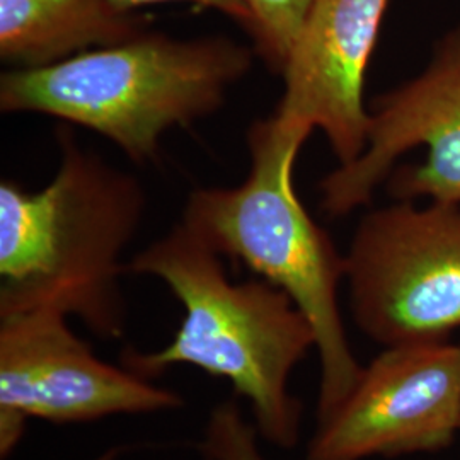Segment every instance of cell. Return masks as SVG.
Masks as SVG:
<instances>
[{
	"mask_svg": "<svg viewBox=\"0 0 460 460\" xmlns=\"http://www.w3.org/2000/svg\"><path fill=\"white\" fill-rule=\"evenodd\" d=\"M254 49L226 36L176 40L144 31L53 66L0 77L5 115L38 113L99 133L137 164L157 163L161 140L215 115L254 66Z\"/></svg>",
	"mask_w": 460,
	"mask_h": 460,
	"instance_id": "4",
	"label": "cell"
},
{
	"mask_svg": "<svg viewBox=\"0 0 460 460\" xmlns=\"http://www.w3.org/2000/svg\"><path fill=\"white\" fill-rule=\"evenodd\" d=\"M382 182L395 201L460 205V28L418 75L374 101L367 146L321 181V205L343 217L370 203Z\"/></svg>",
	"mask_w": 460,
	"mask_h": 460,
	"instance_id": "6",
	"label": "cell"
},
{
	"mask_svg": "<svg viewBox=\"0 0 460 460\" xmlns=\"http://www.w3.org/2000/svg\"><path fill=\"white\" fill-rule=\"evenodd\" d=\"M260 438L258 428L247 421L241 406L227 399L208 414L199 450L208 460H266Z\"/></svg>",
	"mask_w": 460,
	"mask_h": 460,
	"instance_id": "12",
	"label": "cell"
},
{
	"mask_svg": "<svg viewBox=\"0 0 460 460\" xmlns=\"http://www.w3.org/2000/svg\"><path fill=\"white\" fill-rule=\"evenodd\" d=\"M164 2H191L205 9H214L220 14L229 17L235 24H239L247 34L252 31V16L243 0H113L118 9L135 13L138 7H146L152 4H164Z\"/></svg>",
	"mask_w": 460,
	"mask_h": 460,
	"instance_id": "13",
	"label": "cell"
},
{
	"mask_svg": "<svg viewBox=\"0 0 460 460\" xmlns=\"http://www.w3.org/2000/svg\"><path fill=\"white\" fill-rule=\"evenodd\" d=\"M127 452V448L125 447H111V448H108L106 452H102L99 457H96L94 460H118L123 454Z\"/></svg>",
	"mask_w": 460,
	"mask_h": 460,
	"instance_id": "14",
	"label": "cell"
},
{
	"mask_svg": "<svg viewBox=\"0 0 460 460\" xmlns=\"http://www.w3.org/2000/svg\"><path fill=\"white\" fill-rule=\"evenodd\" d=\"M60 164L30 193L0 182V317L55 309L77 317L101 340L127 329L121 261L146 214V191L133 174L57 130Z\"/></svg>",
	"mask_w": 460,
	"mask_h": 460,
	"instance_id": "1",
	"label": "cell"
},
{
	"mask_svg": "<svg viewBox=\"0 0 460 460\" xmlns=\"http://www.w3.org/2000/svg\"><path fill=\"white\" fill-rule=\"evenodd\" d=\"M345 264L355 324L378 345L460 329V205L395 201L363 215Z\"/></svg>",
	"mask_w": 460,
	"mask_h": 460,
	"instance_id": "5",
	"label": "cell"
},
{
	"mask_svg": "<svg viewBox=\"0 0 460 460\" xmlns=\"http://www.w3.org/2000/svg\"><path fill=\"white\" fill-rule=\"evenodd\" d=\"M146 30V17L113 0H0V58L11 68L53 66Z\"/></svg>",
	"mask_w": 460,
	"mask_h": 460,
	"instance_id": "10",
	"label": "cell"
},
{
	"mask_svg": "<svg viewBox=\"0 0 460 460\" xmlns=\"http://www.w3.org/2000/svg\"><path fill=\"white\" fill-rule=\"evenodd\" d=\"M184 399L128 368L102 362L55 309L0 317V456L21 442L30 420L93 423L119 414L180 410Z\"/></svg>",
	"mask_w": 460,
	"mask_h": 460,
	"instance_id": "7",
	"label": "cell"
},
{
	"mask_svg": "<svg viewBox=\"0 0 460 460\" xmlns=\"http://www.w3.org/2000/svg\"><path fill=\"white\" fill-rule=\"evenodd\" d=\"M252 16L254 51L281 75L315 0H243Z\"/></svg>",
	"mask_w": 460,
	"mask_h": 460,
	"instance_id": "11",
	"label": "cell"
},
{
	"mask_svg": "<svg viewBox=\"0 0 460 460\" xmlns=\"http://www.w3.org/2000/svg\"><path fill=\"white\" fill-rule=\"evenodd\" d=\"M127 270L161 279L184 315L169 345L146 353L128 346L121 351V365L147 380L176 365L226 378L235 394L249 401L264 442L296 448L304 406L288 382L315 349V334L288 294L266 279L230 281L222 256L182 224L135 254Z\"/></svg>",
	"mask_w": 460,
	"mask_h": 460,
	"instance_id": "2",
	"label": "cell"
},
{
	"mask_svg": "<svg viewBox=\"0 0 460 460\" xmlns=\"http://www.w3.org/2000/svg\"><path fill=\"white\" fill-rule=\"evenodd\" d=\"M391 0H315L283 68L275 116L324 132L340 165L360 157L370 110L365 77Z\"/></svg>",
	"mask_w": 460,
	"mask_h": 460,
	"instance_id": "9",
	"label": "cell"
},
{
	"mask_svg": "<svg viewBox=\"0 0 460 460\" xmlns=\"http://www.w3.org/2000/svg\"><path fill=\"white\" fill-rule=\"evenodd\" d=\"M460 435V345L387 346L341 406L317 423L305 460L394 459L448 448Z\"/></svg>",
	"mask_w": 460,
	"mask_h": 460,
	"instance_id": "8",
	"label": "cell"
},
{
	"mask_svg": "<svg viewBox=\"0 0 460 460\" xmlns=\"http://www.w3.org/2000/svg\"><path fill=\"white\" fill-rule=\"evenodd\" d=\"M311 130L273 115L247 132L251 167L234 188H199L184 205L182 226L217 254L246 264L296 302L315 334L319 393L315 418L336 411L362 374L340 309L345 254L314 222L294 184L298 150Z\"/></svg>",
	"mask_w": 460,
	"mask_h": 460,
	"instance_id": "3",
	"label": "cell"
}]
</instances>
